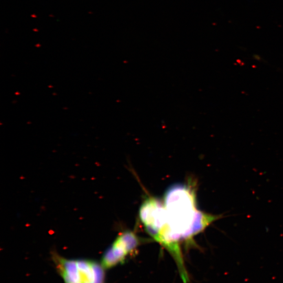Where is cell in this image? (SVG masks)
Returning <instances> with one entry per match:
<instances>
[{
  "label": "cell",
  "mask_w": 283,
  "mask_h": 283,
  "mask_svg": "<svg viewBox=\"0 0 283 283\" xmlns=\"http://www.w3.org/2000/svg\"><path fill=\"white\" fill-rule=\"evenodd\" d=\"M163 203L166 222L162 235L165 242L171 246L180 245L182 240L191 239L222 217L198 210L195 193L186 185H175L169 188Z\"/></svg>",
  "instance_id": "6da1fadb"
},
{
  "label": "cell",
  "mask_w": 283,
  "mask_h": 283,
  "mask_svg": "<svg viewBox=\"0 0 283 283\" xmlns=\"http://www.w3.org/2000/svg\"><path fill=\"white\" fill-rule=\"evenodd\" d=\"M140 243V239L133 232L126 231L121 233L103 255L102 259L103 268H110L123 263Z\"/></svg>",
  "instance_id": "7a4b0ae2"
},
{
  "label": "cell",
  "mask_w": 283,
  "mask_h": 283,
  "mask_svg": "<svg viewBox=\"0 0 283 283\" xmlns=\"http://www.w3.org/2000/svg\"><path fill=\"white\" fill-rule=\"evenodd\" d=\"M139 217L147 232L154 237L166 222L164 203L155 197L147 198L140 206Z\"/></svg>",
  "instance_id": "3957f363"
},
{
  "label": "cell",
  "mask_w": 283,
  "mask_h": 283,
  "mask_svg": "<svg viewBox=\"0 0 283 283\" xmlns=\"http://www.w3.org/2000/svg\"><path fill=\"white\" fill-rule=\"evenodd\" d=\"M54 257L65 283H79L77 260L64 259L58 255H54Z\"/></svg>",
  "instance_id": "277c9868"
}]
</instances>
